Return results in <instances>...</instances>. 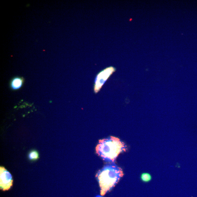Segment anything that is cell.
I'll return each instance as SVG.
<instances>
[{"instance_id":"8992f818","label":"cell","mask_w":197,"mask_h":197,"mask_svg":"<svg viewBox=\"0 0 197 197\" xmlns=\"http://www.w3.org/2000/svg\"><path fill=\"white\" fill-rule=\"evenodd\" d=\"M28 158L30 161H36L39 158V153L36 150H31L28 153Z\"/></svg>"},{"instance_id":"7a4b0ae2","label":"cell","mask_w":197,"mask_h":197,"mask_svg":"<svg viewBox=\"0 0 197 197\" xmlns=\"http://www.w3.org/2000/svg\"><path fill=\"white\" fill-rule=\"evenodd\" d=\"M124 176L122 169L114 163L106 164L96 175L99 183L101 195L113 188Z\"/></svg>"},{"instance_id":"5b68a950","label":"cell","mask_w":197,"mask_h":197,"mask_svg":"<svg viewBox=\"0 0 197 197\" xmlns=\"http://www.w3.org/2000/svg\"><path fill=\"white\" fill-rule=\"evenodd\" d=\"M24 83V79L20 76H15L12 78L10 82V86L13 90L20 89L23 86Z\"/></svg>"},{"instance_id":"52a82bcc","label":"cell","mask_w":197,"mask_h":197,"mask_svg":"<svg viewBox=\"0 0 197 197\" xmlns=\"http://www.w3.org/2000/svg\"><path fill=\"white\" fill-rule=\"evenodd\" d=\"M141 180L144 182H148L151 179V175L148 173H144L141 175Z\"/></svg>"},{"instance_id":"6da1fadb","label":"cell","mask_w":197,"mask_h":197,"mask_svg":"<svg viewBox=\"0 0 197 197\" xmlns=\"http://www.w3.org/2000/svg\"><path fill=\"white\" fill-rule=\"evenodd\" d=\"M95 149L97 154L104 161L111 163L115 160L120 153L126 151L127 147L118 138L111 136L99 140Z\"/></svg>"},{"instance_id":"3957f363","label":"cell","mask_w":197,"mask_h":197,"mask_svg":"<svg viewBox=\"0 0 197 197\" xmlns=\"http://www.w3.org/2000/svg\"><path fill=\"white\" fill-rule=\"evenodd\" d=\"M115 71V68L113 67H109L101 71L97 75L94 84V90L95 93H97L100 91L105 82Z\"/></svg>"},{"instance_id":"ba28073f","label":"cell","mask_w":197,"mask_h":197,"mask_svg":"<svg viewBox=\"0 0 197 197\" xmlns=\"http://www.w3.org/2000/svg\"><path fill=\"white\" fill-rule=\"evenodd\" d=\"M96 197H103L101 196H100V195H97V196H96Z\"/></svg>"},{"instance_id":"277c9868","label":"cell","mask_w":197,"mask_h":197,"mask_svg":"<svg viewBox=\"0 0 197 197\" xmlns=\"http://www.w3.org/2000/svg\"><path fill=\"white\" fill-rule=\"evenodd\" d=\"M13 180L11 173L4 167H0V187L5 191L10 189L13 185Z\"/></svg>"}]
</instances>
